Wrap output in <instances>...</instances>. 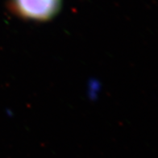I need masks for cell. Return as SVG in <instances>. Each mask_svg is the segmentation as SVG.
Masks as SVG:
<instances>
[{"label":"cell","instance_id":"cell-1","mask_svg":"<svg viewBox=\"0 0 158 158\" xmlns=\"http://www.w3.org/2000/svg\"><path fill=\"white\" fill-rule=\"evenodd\" d=\"M61 0H10L11 10L23 19L47 21L60 10Z\"/></svg>","mask_w":158,"mask_h":158}]
</instances>
